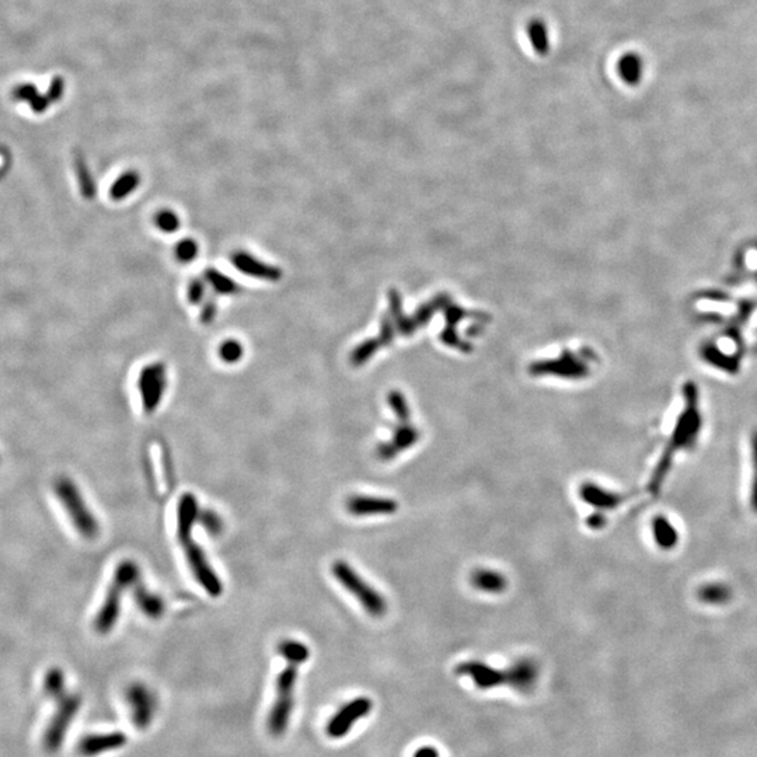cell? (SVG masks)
<instances>
[{"mask_svg":"<svg viewBox=\"0 0 757 757\" xmlns=\"http://www.w3.org/2000/svg\"><path fill=\"white\" fill-rule=\"evenodd\" d=\"M280 655L287 665L277 679V696L268 715V731L273 737H282L291 724V717L295 707V686L299 675V668L308 656V648L295 639H284L278 645Z\"/></svg>","mask_w":757,"mask_h":757,"instance_id":"6da1fadb","label":"cell"},{"mask_svg":"<svg viewBox=\"0 0 757 757\" xmlns=\"http://www.w3.org/2000/svg\"><path fill=\"white\" fill-rule=\"evenodd\" d=\"M54 489L79 534L89 540L96 539L100 533L99 520L89 509L75 481L68 477H59L55 481Z\"/></svg>","mask_w":757,"mask_h":757,"instance_id":"5b68a950","label":"cell"},{"mask_svg":"<svg viewBox=\"0 0 757 757\" xmlns=\"http://www.w3.org/2000/svg\"><path fill=\"white\" fill-rule=\"evenodd\" d=\"M205 280H194L188 288V299L192 304H199L205 298L206 285Z\"/></svg>","mask_w":757,"mask_h":757,"instance_id":"d590c367","label":"cell"},{"mask_svg":"<svg viewBox=\"0 0 757 757\" xmlns=\"http://www.w3.org/2000/svg\"><path fill=\"white\" fill-rule=\"evenodd\" d=\"M539 677V669L536 662L523 658L516 661L509 669H506V683L512 689L520 693H529L533 690Z\"/></svg>","mask_w":757,"mask_h":757,"instance_id":"2e32d148","label":"cell"},{"mask_svg":"<svg viewBox=\"0 0 757 757\" xmlns=\"http://www.w3.org/2000/svg\"><path fill=\"white\" fill-rule=\"evenodd\" d=\"M132 594H134V599L137 602V606L139 607V610L151 620H157L163 615L164 613V602L163 599L149 592L146 589V587L142 584L141 580H138L134 585H132Z\"/></svg>","mask_w":757,"mask_h":757,"instance_id":"d6986e66","label":"cell"},{"mask_svg":"<svg viewBox=\"0 0 757 757\" xmlns=\"http://www.w3.org/2000/svg\"><path fill=\"white\" fill-rule=\"evenodd\" d=\"M751 458H752V478L749 489V503L753 512L757 513V431L751 441Z\"/></svg>","mask_w":757,"mask_h":757,"instance_id":"1f68e13d","label":"cell"},{"mask_svg":"<svg viewBox=\"0 0 757 757\" xmlns=\"http://www.w3.org/2000/svg\"><path fill=\"white\" fill-rule=\"evenodd\" d=\"M699 599L707 605H722L731 599V589L722 584H708L700 588Z\"/></svg>","mask_w":757,"mask_h":757,"instance_id":"484cf974","label":"cell"},{"mask_svg":"<svg viewBox=\"0 0 757 757\" xmlns=\"http://www.w3.org/2000/svg\"><path fill=\"white\" fill-rule=\"evenodd\" d=\"M458 676H467L480 690H491L506 683V670L495 669L480 661H467L456 668Z\"/></svg>","mask_w":757,"mask_h":757,"instance_id":"8fae6325","label":"cell"},{"mask_svg":"<svg viewBox=\"0 0 757 757\" xmlns=\"http://www.w3.org/2000/svg\"><path fill=\"white\" fill-rule=\"evenodd\" d=\"M694 404L696 403H694L693 394H689L687 407L677 418V423L670 434V438L666 446L663 448L659 461L656 463L652 471V475L649 478L648 489L653 495L658 494L661 487L663 485V481L666 475L669 474V470L672 467V463L676 454L682 453L684 451H690L699 441V435L701 431V417Z\"/></svg>","mask_w":757,"mask_h":757,"instance_id":"3957f363","label":"cell"},{"mask_svg":"<svg viewBox=\"0 0 757 757\" xmlns=\"http://www.w3.org/2000/svg\"><path fill=\"white\" fill-rule=\"evenodd\" d=\"M617 70L623 82L627 85H637L641 80L644 65L642 59L637 54H625L617 63Z\"/></svg>","mask_w":757,"mask_h":757,"instance_id":"7402d4cb","label":"cell"},{"mask_svg":"<svg viewBox=\"0 0 757 757\" xmlns=\"http://www.w3.org/2000/svg\"><path fill=\"white\" fill-rule=\"evenodd\" d=\"M198 513L199 506L196 498L191 492L184 494L177 508V537L196 582L208 595L218 598L223 592L222 581L209 564L201 546L192 540V527L198 520Z\"/></svg>","mask_w":757,"mask_h":757,"instance_id":"7a4b0ae2","label":"cell"},{"mask_svg":"<svg viewBox=\"0 0 757 757\" xmlns=\"http://www.w3.org/2000/svg\"><path fill=\"white\" fill-rule=\"evenodd\" d=\"M232 263L240 273L249 277H254V278L265 280L271 282H277L282 278V271L278 267L263 263L244 251L234 253L232 256Z\"/></svg>","mask_w":757,"mask_h":757,"instance_id":"9a60e30c","label":"cell"},{"mask_svg":"<svg viewBox=\"0 0 757 757\" xmlns=\"http://www.w3.org/2000/svg\"><path fill=\"white\" fill-rule=\"evenodd\" d=\"M414 757H441L439 755V751L435 748V746H423V748H418Z\"/></svg>","mask_w":757,"mask_h":757,"instance_id":"f35d334b","label":"cell"},{"mask_svg":"<svg viewBox=\"0 0 757 757\" xmlns=\"http://www.w3.org/2000/svg\"><path fill=\"white\" fill-rule=\"evenodd\" d=\"M580 496L584 502L596 508L598 511L617 509L624 501V498L620 494L608 491L594 482L582 484L580 488Z\"/></svg>","mask_w":757,"mask_h":757,"instance_id":"e0dca14e","label":"cell"},{"mask_svg":"<svg viewBox=\"0 0 757 757\" xmlns=\"http://www.w3.org/2000/svg\"><path fill=\"white\" fill-rule=\"evenodd\" d=\"M75 167H76L79 187H80V191H82L83 196H86L87 199H92L96 195V184H94L92 173H90V170H89V167L86 164V160H85V157L82 154H76Z\"/></svg>","mask_w":757,"mask_h":757,"instance_id":"4316f807","label":"cell"},{"mask_svg":"<svg viewBox=\"0 0 757 757\" xmlns=\"http://www.w3.org/2000/svg\"><path fill=\"white\" fill-rule=\"evenodd\" d=\"M389 401H390V407L394 411L396 417L403 424H406L410 420V410H408L404 399L399 393H392L390 397H389Z\"/></svg>","mask_w":757,"mask_h":757,"instance_id":"836d02e7","label":"cell"},{"mask_svg":"<svg viewBox=\"0 0 757 757\" xmlns=\"http://www.w3.org/2000/svg\"><path fill=\"white\" fill-rule=\"evenodd\" d=\"M372 708L373 703L369 697H356L348 701L327 722V735L331 739H341L346 737L355 724L370 714Z\"/></svg>","mask_w":757,"mask_h":757,"instance_id":"ba28073f","label":"cell"},{"mask_svg":"<svg viewBox=\"0 0 757 757\" xmlns=\"http://www.w3.org/2000/svg\"><path fill=\"white\" fill-rule=\"evenodd\" d=\"M470 584L474 589L484 594H502L508 588V581L505 575L495 570L477 568L470 575Z\"/></svg>","mask_w":757,"mask_h":757,"instance_id":"ac0fdd59","label":"cell"},{"mask_svg":"<svg viewBox=\"0 0 757 757\" xmlns=\"http://www.w3.org/2000/svg\"><path fill=\"white\" fill-rule=\"evenodd\" d=\"M44 690L48 697H52L55 700L62 699L65 693V675L63 670L58 668H52L48 670L45 680H44Z\"/></svg>","mask_w":757,"mask_h":757,"instance_id":"83f0119b","label":"cell"},{"mask_svg":"<svg viewBox=\"0 0 757 757\" xmlns=\"http://www.w3.org/2000/svg\"><path fill=\"white\" fill-rule=\"evenodd\" d=\"M141 184V177L137 171H127L121 177L117 178V181L111 187V198L115 201H121L131 195L138 185Z\"/></svg>","mask_w":757,"mask_h":757,"instance_id":"cb8c5ba5","label":"cell"},{"mask_svg":"<svg viewBox=\"0 0 757 757\" xmlns=\"http://www.w3.org/2000/svg\"><path fill=\"white\" fill-rule=\"evenodd\" d=\"M205 282L212 287V289L219 295H234L239 292L237 284L226 277L225 274L216 271L215 268H208L204 274Z\"/></svg>","mask_w":757,"mask_h":757,"instance_id":"603a6c76","label":"cell"},{"mask_svg":"<svg viewBox=\"0 0 757 757\" xmlns=\"http://www.w3.org/2000/svg\"><path fill=\"white\" fill-rule=\"evenodd\" d=\"M128 742V738L124 732L114 731L107 734H93L80 739L77 751L82 756L96 757L113 751L123 749Z\"/></svg>","mask_w":757,"mask_h":757,"instance_id":"7c38bea8","label":"cell"},{"mask_svg":"<svg viewBox=\"0 0 757 757\" xmlns=\"http://www.w3.org/2000/svg\"><path fill=\"white\" fill-rule=\"evenodd\" d=\"M63 93H65V80L61 76H55L49 83L46 99L49 100L51 104L58 103L63 97Z\"/></svg>","mask_w":757,"mask_h":757,"instance_id":"e575fe53","label":"cell"},{"mask_svg":"<svg viewBox=\"0 0 757 757\" xmlns=\"http://www.w3.org/2000/svg\"><path fill=\"white\" fill-rule=\"evenodd\" d=\"M216 311H218V306L213 299H208L206 302L204 303L202 306V310H201V321L204 324H209L213 321V318L216 317Z\"/></svg>","mask_w":757,"mask_h":757,"instance_id":"8d00e7d4","label":"cell"},{"mask_svg":"<svg viewBox=\"0 0 757 757\" xmlns=\"http://www.w3.org/2000/svg\"><path fill=\"white\" fill-rule=\"evenodd\" d=\"M606 522H607V519H606L603 511H598V512L592 513V515L587 519V525H588V527L592 529V530H601V529H603V527H605Z\"/></svg>","mask_w":757,"mask_h":757,"instance_id":"74e56055","label":"cell"},{"mask_svg":"<svg viewBox=\"0 0 757 757\" xmlns=\"http://www.w3.org/2000/svg\"><path fill=\"white\" fill-rule=\"evenodd\" d=\"M59 707L44 735V746L49 753H55L63 745L65 737L82 706L79 694H65L58 700Z\"/></svg>","mask_w":757,"mask_h":757,"instance_id":"52a82bcc","label":"cell"},{"mask_svg":"<svg viewBox=\"0 0 757 757\" xmlns=\"http://www.w3.org/2000/svg\"><path fill=\"white\" fill-rule=\"evenodd\" d=\"M219 355L223 362L226 363H236L239 362L244 355L243 345L236 339H229L220 345Z\"/></svg>","mask_w":757,"mask_h":757,"instance_id":"4dcf8cb0","label":"cell"},{"mask_svg":"<svg viewBox=\"0 0 757 757\" xmlns=\"http://www.w3.org/2000/svg\"><path fill=\"white\" fill-rule=\"evenodd\" d=\"M420 441V432L411 425H400L396 428L392 441L380 444L376 449V456L382 461H392L394 457L404 451L413 448Z\"/></svg>","mask_w":757,"mask_h":757,"instance_id":"5bb4252c","label":"cell"},{"mask_svg":"<svg viewBox=\"0 0 757 757\" xmlns=\"http://www.w3.org/2000/svg\"><path fill=\"white\" fill-rule=\"evenodd\" d=\"M198 244L192 240V239H185L182 242H180L175 247V257L180 263H191L195 260V257L198 256Z\"/></svg>","mask_w":757,"mask_h":757,"instance_id":"d6a6232c","label":"cell"},{"mask_svg":"<svg viewBox=\"0 0 757 757\" xmlns=\"http://www.w3.org/2000/svg\"><path fill=\"white\" fill-rule=\"evenodd\" d=\"M156 226L164 233H174L180 229V218L170 209H163L156 215Z\"/></svg>","mask_w":757,"mask_h":757,"instance_id":"f546056e","label":"cell"},{"mask_svg":"<svg viewBox=\"0 0 757 757\" xmlns=\"http://www.w3.org/2000/svg\"><path fill=\"white\" fill-rule=\"evenodd\" d=\"M331 571L339 585L361 603L368 614L372 617H382L386 613L387 605L384 598L375 588H372L348 563L338 560L332 564Z\"/></svg>","mask_w":757,"mask_h":757,"instance_id":"8992f818","label":"cell"},{"mask_svg":"<svg viewBox=\"0 0 757 757\" xmlns=\"http://www.w3.org/2000/svg\"><path fill=\"white\" fill-rule=\"evenodd\" d=\"M125 700L131 708V718L139 731H146L157 713V697L151 689L139 682L132 683L125 692Z\"/></svg>","mask_w":757,"mask_h":757,"instance_id":"9c48e42d","label":"cell"},{"mask_svg":"<svg viewBox=\"0 0 757 757\" xmlns=\"http://www.w3.org/2000/svg\"><path fill=\"white\" fill-rule=\"evenodd\" d=\"M138 580H139V568L135 561L124 560L117 565L113 581L104 598V602L100 607V610L97 611L94 623H93L96 632L101 635L111 632V630L117 624L120 614H121V603H123L124 592L130 589V587H132Z\"/></svg>","mask_w":757,"mask_h":757,"instance_id":"277c9868","label":"cell"},{"mask_svg":"<svg viewBox=\"0 0 757 757\" xmlns=\"http://www.w3.org/2000/svg\"><path fill=\"white\" fill-rule=\"evenodd\" d=\"M652 536L656 546L662 550H672L679 543V532L669 518L658 515L652 520Z\"/></svg>","mask_w":757,"mask_h":757,"instance_id":"ffe728a7","label":"cell"},{"mask_svg":"<svg viewBox=\"0 0 757 757\" xmlns=\"http://www.w3.org/2000/svg\"><path fill=\"white\" fill-rule=\"evenodd\" d=\"M397 509L399 503L392 498L354 495L346 501V511L356 518L372 515H393L397 512Z\"/></svg>","mask_w":757,"mask_h":757,"instance_id":"4fadbf2b","label":"cell"},{"mask_svg":"<svg viewBox=\"0 0 757 757\" xmlns=\"http://www.w3.org/2000/svg\"><path fill=\"white\" fill-rule=\"evenodd\" d=\"M13 97L18 101H25L30 104L31 110L35 114H42L51 106L46 96L38 93L37 87L32 83H21L13 89Z\"/></svg>","mask_w":757,"mask_h":757,"instance_id":"44dd1931","label":"cell"},{"mask_svg":"<svg viewBox=\"0 0 757 757\" xmlns=\"http://www.w3.org/2000/svg\"><path fill=\"white\" fill-rule=\"evenodd\" d=\"M167 387V370L164 363H151L142 369L138 377V389L146 413H154L161 403Z\"/></svg>","mask_w":757,"mask_h":757,"instance_id":"30bf717a","label":"cell"},{"mask_svg":"<svg viewBox=\"0 0 757 757\" xmlns=\"http://www.w3.org/2000/svg\"><path fill=\"white\" fill-rule=\"evenodd\" d=\"M527 37L530 39L532 46L534 51L540 55H546L550 48V39H549V31L543 21L534 20L527 27Z\"/></svg>","mask_w":757,"mask_h":757,"instance_id":"d4e9b609","label":"cell"},{"mask_svg":"<svg viewBox=\"0 0 757 757\" xmlns=\"http://www.w3.org/2000/svg\"><path fill=\"white\" fill-rule=\"evenodd\" d=\"M211 536H218L223 530V520L222 518L212 509H204L198 513L196 520Z\"/></svg>","mask_w":757,"mask_h":757,"instance_id":"f1b7e54d","label":"cell"}]
</instances>
